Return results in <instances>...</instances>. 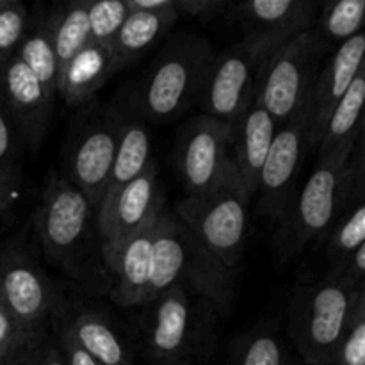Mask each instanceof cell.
<instances>
[{
    "mask_svg": "<svg viewBox=\"0 0 365 365\" xmlns=\"http://www.w3.org/2000/svg\"><path fill=\"white\" fill-rule=\"evenodd\" d=\"M365 20V0H330L317 11L312 32L324 48H339L360 34Z\"/></svg>",
    "mask_w": 365,
    "mask_h": 365,
    "instance_id": "obj_29",
    "label": "cell"
},
{
    "mask_svg": "<svg viewBox=\"0 0 365 365\" xmlns=\"http://www.w3.org/2000/svg\"><path fill=\"white\" fill-rule=\"evenodd\" d=\"M331 365H365V292L353 309Z\"/></svg>",
    "mask_w": 365,
    "mask_h": 365,
    "instance_id": "obj_33",
    "label": "cell"
},
{
    "mask_svg": "<svg viewBox=\"0 0 365 365\" xmlns=\"http://www.w3.org/2000/svg\"><path fill=\"white\" fill-rule=\"evenodd\" d=\"M16 57L36 75L43 88L56 98L59 64L53 50L52 36L48 27V11L38 7L29 14V24L25 34L18 45Z\"/></svg>",
    "mask_w": 365,
    "mask_h": 365,
    "instance_id": "obj_25",
    "label": "cell"
},
{
    "mask_svg": "<svg viewBox=\"0 0 365 365\" xmlns=\"http://www.w3.org/2000/svg\"><path fill=\"white\" fill-rule=\"evenodd\" d=\"M250 202L252 196L232 160L212 187L185 196L173 214L217 260L228 269L239 271L248 234Z\"/></svg>",
    "mask_w": 365,
    "mask_h": 365,
    "instance_id": "obj_7",
    "label": "cell"
},
{
    "mask_svg": "<svg viewBox=\"0 0 365 365\" xmlns=\"http://www.w3.org/2000/svg\"><path fill=\"white\" fill-rule=\"evenodd\" d=\"M29 365H66L63 355H61V349L57 348L56 341H53L52 334L38 346Z\"/></svg>",
    "mask_w": 365,
    "mask_h": 365,
    "instance_id": "obj_37",
    "label": "cell"
},
{
    "mask_svg": "<svg viewBox=\"0 0 365 365\" xmlns=\"http://www.w3.org/2000/svg\"><path fill=\"white\" fill-rule=\"evenodd\" d=\"M173 160L187 195L207 191L232 163V127L207 114L191 118L178 132Z\"/></svg>",
    "mask_w": 365,
    "mask_h": 365,
    "instance_id": "obj_13",
    "label": "cell"
},
{
    "mask_svg": "<svg viewBox=\"0 0 365 365\" xmlns=\"http://www.w3.org/2000/svg\"><path fill=\"white\" fill-rule=\"evenodd\" d=\"M34 230L50 264L73 280L93 277L95 248L102 252L96 209L59 170H52L43 182Z\"/></svg>",
    "mask_w": 365,
    "mask_h": 365,
    "instance_id": "obj_4",
    "label": "cell"
},
{
    "mask_svg": "<svg viewBox=\"0 0 365 365\" xmlns=\"http://www.w3.org/2000/svg\"><path fill=\"white\" fill-rule=\"evenodd\" d=\"M180 14L177 11L168 13H143L130 11L118 32L113 45V71L125 70L138 63L159 39L173 29Z\"/></svg>",
    "mask_w": 365,
    "mask_h": 365,
    "instance_id": "obj_23",
    "label": "cell"
},
{
    "mask_svg": "<svg viewBox=\"0 0 365 365\" xmlns=\"http://www.w3.org/2000/svg\"><path fill=\"white\" fill-rule=\"evenodd\" d=\"M128 13L127 0H89V41L113 50L114 39Z\"/></svg>",
    "mask_w": 365,
    "mask_h": 365,
    "instance_id": "obj_30",
    "label": "cell"
},
{
    "mask_svg": "<svg viewBox=\"0 0 365 365\" xmlns=\"http://www.w3.org/2000/svg\"><path fill=\"white\" fill-rule=\"evenodd\" d=\"M163 210L159 166L152 160L141 175L103 196L96 210L100 245H114L135 234L157 220Z\"/></svg>",
    "mask_w": 365,
    "mask_h": 365,
    "instance_id": "obj_15",
    "label": "cell"
},
{
    "mask_svg": "<svg viewBox=\"0 0 365 365\" xmlns=\"http://www.w3.org/2000/svg\"><path fill=\"white\" fill-rule=\"evenodd\" d=\"M157 220L114 245L102 246L107 294L125 309L143 307L148 299Z\"/></svg>",
    "mask_w": 365,
    "mask_h": 365,
    "instance_id": "obj_16",
    "label": "cell"
},
{
    "mask_svg": "<svg viewBox=\"0 0 365 365\" xmlns=\"http://www.w3.org/2000/svg\"><path fill=\"white\" fill-rule=\"evenodd\" d=\"M365 103V70L356 75L348 91L344 93L337 106L328 114L323 127L319 145H317V159H327L334 153L349 150L355 146L356 138L365 132L364 123Z\"/></svg>",
    "mask_w": 365,
    "mask_h": 365,
    "instance_id": "obj_24",
    "label": "cell"
},
{
    "mask_svg": "<svg viewBox=\"0 0 365 365\" xmlns=\"http://www.w3.org/2000/svg\"><path fill=\"white\" fill-rule=\"evenodd\" d=\"M228 365H294L285 339L267 324L242 331L228 351Z\"/></svg>",
    "mask_w": 365,
    "mask_h": 365,
    "instance_id": "obj_28",
    "label": "cell"
},
{
    "mask_svg": "<svg viewBox=\"0 0 365 365\" xmlns=\"http://www.w3.org/2000/svg\"><path fill=\"white\" fill-rule=\"evenodd\" d=\"M348 277H328L292 287L285 307V335L307 365H331L359 298Z\"/></svg>",
    "mask_w": 365,
    "mask_h": 365,
    "instance_id": "obj_5",
    "label": "cell"
},
{
    "mask_svg": "<svg viewBox=\"0 0 365 365\" xmlns=\"http://www.w3.org/2000/svg\"><path fill=\"white\" fill-rule=\"evenodd\" d=\"M309 128V106L277 128L257 189L260 216L280 220L287 210L305 153L310 150Z\"/></svg>",
    "mask_w": 365,
    "mask_h": 365,
    "instance_id": "obj_14",
    "label": "cell"
},
{
    "mask_svg": "<svg viewBox=\"0 0 365 365\" xmlns=\"http://www.w3.org/2000/svg\"><path fill=\"white\" fill-rule=\"evenodd\" d=\"M18 195H20V187L14 185L13 182L7 180L2 173H0V230L7 225L11 214H13L14 203H16Z\"/></svg>",
    "mask_w": 365,
    "mask_h": 365,
    "instance_id": "obj_36",
    "label": "cell"
},
{
    "mask_svg": "<svg viewBox=\"0 0 365 365\" xmlns=\"http://www.w3.org/2000/svg\"><path fill=\"white\" fill-rule=\"evenodd\" d=\"M214 56L212 43L196 32L168 39L145 77L134 82L135 102L150 125L170 123L198 103Z\"/></svg>",
    "mask_w": 365,
    "mask_h": 365,
    "instance_id": "obj_6",
    "label": "cell"
},
{
    "mask_svg": "<svg viewBox=\"0 0 365 365\" xmlns=\"http://www.w3.org/2000/svg\"><path fill=\"white\" fill-rule=\"evenodd\" d=\"M139 337L153 365H198L212 353L220 314L182 285L143 305Z\"/></svg>",
    "mask_w": 365,
    "mask_h": 365,
    "instance_id": "obj_3",
    "label": "cell"
},
{
    "mask_svg": "<svg viewBox=\"0 0 365 365\" xmlns=\"http://www.w3.org/2000/svg\"><path fill=\"white\" fill-rule=\"evenodd\" d=\"M59 292L34 257L20 242L0 250V303L34 337L50 334V317Z\"/></svg>",
    "mask_w": 365,
    "mask_h": 365,
    "instance_id": "obj_10",
    "label": "cell"
},
{
    "mask_svg": "<svg viewBox=\"0 0 365 365\" xmlns=\"http://www.w3.org/2000/svg\"><path fill=\"white\" fill-rule=\"evenodd\" d=\"M128 11H143V13H168L177 11L175 0H127Z\"/></svg>",
    "mask_w": 365,
    "mask_h": 365,
    "instance_id": "obj_38",
    "label": "cell"
},
{
    "mask_svg": "<svg viewBox=\"0 0 365 365\" xmlns=\"http://www.w3.org/2000/svg\"><path fill=\"white\" fill-rule=\"evenodd\" d=\"M50 334H52L57 348L61 349V355H63L66 365H100L77 344V341L71 337V334L61 323L56 314H52V317H50Z\"/></svg>",
    "mask_w": 365,
    "mask_h": 365,
    "instance_id": "obj_34",
    "label": "cell"
},
{
    "mask_svg": "<svg viewBox=\"0 0 365 365\" xmlns=\"http://www.w3.org/2000/svg\"><path fill=\"white\" fill-rule=\"evenodd\" d=\"M0 100L16 123L27 152L38 153L48 132L53 96L16 56L0 71Z\"/></svg>",
    "mask_w": 365,
    "mask_h": 365,
    "instance_id": "obj_17",
    "label": "cell"
},
{
    "mask_svg": "<svg viewBox=\"0 0 365 365\" xmlns=\"http://www.w3.org/2000/svg\"><path fill=\"white\" fill-rule=\"evenodd\" d=\"M77 344L100 365H134L125 335L103 310L59 296L53 312Z\"/></svg>",
    "mask_w": 365,
    "mask_h": 365,
    "instance_id": "obj_19",
    "label": "cell"
},
{
    "mask_svg": "<svg viewBox=\"0 0 365 365\" xmlns=\"http://www.w3.org/2000/svg\"><path fill=\"white\" fill-rule=\"evenodd\" d=\"M365 132L355 146L317 159L309 180L294 192L273 237L278 264L292 262L319 242L335 217L356 196L365 195Z\"/></svg>",
    "mask_w": 365,
    "mask_h": 365,
    "instance_id": "obj_1",
    "label": "cell"
},
{
    "mask_svg": "<svg viewBox=\"0 0 365 365\" xmlns=\"http://www.w3.org/2000/svg\"><path fill=\"white\" fill-rule=\"evenodd\" d=\"M29 14L31 11L20 0H0V71L16 56Z\"/></svg>",
    "mask_w": 365,
    "mask_h": 365,
    "instance_id": "obj_32",
    "label": "cell"
},
{
    "mask_svg": "<svg viewBox=\"0 0 365 365\" xmlns=\"http://www.w3.org/2000/svg\"><path fill=\"white\" fill-rule=\"evenodd\" d=\"M365 195L353 198L342 212L335 217L327 234L319 242H324V257L328 260L327 273H334L342 262L365 245Z\"/></svg>",
    "mask_w": 365,
    "mask_h": 365,
    "instance_id": "obj_27",
    "label": "cell"
},
{
    "mask_svg": "<svg viewBox=\"0 0 365 365\" xmlns=\"http://www.w3.org/2000/svg\"><path fill=\"white\" fill-rule=\"evenodd\" d=\"M230 127L232 160L237 168L246 191L253 198L259 189L260 171L266 163L278 125L264 107L253 102V106Z\"/></svg>",
    "mask_w": 365,
    "mask_h": 365,
    "instance_id": "obj_21",
    "label": "cell"
},
{
    "mask_svg": "<svg viewBox=\"0 0 365 365\" xmlns=\"http://www.w3.org/2000/svg\"><path fill=\"white\" fill-rule=\"evenodd\" d=\"M25 152L27 148L20 130L0 100V173L18 187L24 182Z\"/></svg>",
    "mask_w": 365,
    "mask_h": 365,
    "instance_id": "obj_31",
    "label": "cell"
},
{
    "mask_svg": "<svg viewBox=\"0 0 365 365\" xmlns=\"http://www.w3.org/2000/svg\"><path fill=\"white\" fill-rule=\"evenodd\" d=\"M175 6L180 16H191L202 24H209L217 16H223L228 2L225 0H175Z\"/></svg>",
    "mask_w": 365,
    "mask_h": 365,
    "instance_id": "obj_35",
    "label": "cell"
},
{
    "mask_svg": "<svg viewBox=\"0 0 365 365\" xmlns=\"http://www.w3.org/2000/svg\"><path fill=\"white\" fill-rule=\"evenodd\" d=\"M89 0L64 2L48 11V27L59 70L89 43Z\"/></svg>",
    "mask_w": 365,
    "mask_h": 365,
    "instance_id": "obj_26",
    "label": "cell"
},
{
    "mask_svg": "<svg viewBox=\"0 0 365 365\" xmlns=\"http://www.w3.org/2000/svg\"><path fill=\"white\" fill-rule=\"evenodd\" d=\"M269 53L241 41L216 53L198 100L203 114L228 125L237 121L255 102L260 70Z\"/></svg>",
    "mask_w": 365,
    "mask_h": 365,
    "instance_id": "obj_11",
    "label": "cell"
},
{
    "mask_svg": "<svg viewBox=\"0 0 365 365\" xmlns=\"http://www.w3.org/2000/svg\"><path fill=\"white\" fill-rule=\"evenodd\" d=\"M113 50L89 41L59 70L57 95L73 109L96 98L113 75Z\"/></svg>",
    "mask_w": 365,
    "mask_h": 365,
    "instance_id": "obj_22",
    "label": "cell"
},
{
    "mask_svg": "<svg viewBox=\"0 0 365 365\" xmlns=\"http://www.w3.org/2000/svg\"><path fill=\"white\" fill-rule=\"evenodd\" d=\"M365 32L353 36L334 50L327 64L317 73L309 100V145L317 148L328 114L344 96L356 75L364 70Z\"/></svg>",
    "mask_w": 365,
    "mask_h": 365,
    "instance_id": "obj_20",
    "label": "cell"
},
{
    "mask_svg": "<svg viewBox=\"0 0 365 365\" xmlns=\"http://www.w3.org/2000/svg\"><path fill=\"white\" fill-rule=\"evenodd\" d=\"M319 6L312 0L228 2L223 16L239 32L237 41L274 52L310 31Z\"/></svg>",
    "mask_w": 365,
    "mask_h": 365,
    "instance_id": "obj_12",
    "label": "cell"
},
{
    "mask_svg": "<svg viewBox=\"0 0 365 365\" xmlns=\"http://www.w3.org/2000/svg\"><path fill=\"white\" fill-rule=\"evenodd\" d=\"M235 278L237 271L217 260L171 210L160 212L146 303L170 287L182 285L210 303L220 317H227L234 309Z\"/></svg>",
    "mask_w": 365,
    "mask_h": 365,
    "instance_id": "obj_2",
    "label": "cell"
},
{
    "mask_svg": "<svg viewBox=\"0 0 365 365\" xmlns=\"http://www.w3.org/2000/svg\"><path fill=\"white\" fill-rule=\"evenodd\" d=\"M327 48L312 29L266 57L260 70L255 103L280 127L309 106L312 86L323 68Z\"/></svg>",
    "mask_w": 365,
    "mask_h": 365,
    "instance_id": "obj_9",
    "label": "cell"
},
{
    "mask_svg": "<svg viewBox=\"0 0 365 365\" xmlns=\"http://www.w3.org/2000/svg\"><path fill=\"white\" fill-rule=\"evenodd\" d=\"M116 152V121L109 102L89 100L71 114L61 148V173L98 210Z\"/></svg>",
    "mask_w": 365,
    "mask_h": 365,
    "instance_id": "obj_8",
    "label": "cell"
},
{
    "mask_svg": "<svg viewBox=\"0 0 365 365\" xmlns=\"http://www.w3.org/2000/svg\"><path fill=\"white\" fill-rule=\"evenodd\" d=\"M116 121V152L106 195L135 178L152 163V125L135 102L134 82L121 86L109 100Z\"/></svg>",
    "mask_w": 365,
    "mask_h": 365,
    "instance_id": "obj_18",
    "label": "cell"
},
{
    "mask_svg": "<svg viewBox=\"0 0 365 365\" xmlns=\"http://www.w3.org/2000/svg\"><path fill=\"white\" fill-rule=\"evenodd\" d=\"M0 305H2V303H0Z\"/></svg>",
    "mask_w": 365,
    "mask_h": 365,
    "instance_id": "obj_39",
    "label": "cell"
}]
</instances>
